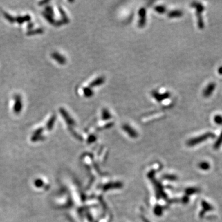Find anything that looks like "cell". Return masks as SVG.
<instances>
[{
    "instance_id": "obj_1",
    "label": "cell",
    "mask_w": 222,
    "mask_h": 222,
    "mask_svg": "<svg viewBox=\"0 0 222 222\" xmlns=\"http://www.w3.org/2000/svg\"><path fill=\"white\" fill-rule=\"evenodd\" d=\"M215 137V135L213 133H207L205 134L201 135L198 137H196L194 139H192L189 141V145L190 146H194L197 144H199L200 142L205 141V140L209 139V138H214Z\"/></svg>"
},
{
    "instance_id": "obj_2",
    "label": "cell",
    "mask_w": 222,
    "mask_h": 222,
    "mask_svg": "<svg viewBox=\"0 0 222 222\" xmlns=\"http://www.w3.org/2000/svg\"><path fill=\"white\" fill-rule=\"evenodd\" d=\"M215 88H216L215 83L214 82L209 83L203 91L204 96L205 98H208L210 96L212 95V93H213L214 91H215Z\"/></svg>"
},
{
    "instance_id": "obj_3",
    "label": "cell",
    "mask_w": 222,
    "mask_h": 222,
    "mask_svg": "<svg viewBox=\"0 0 222 222\" xmlns=\"http://www.w3.org/2000/svg\"><path fill=\"white\" fill-rule=\"evenodd\" d=\"M139 14L140 16V21L139 22V26L142 27L145 26L146 22V10L145 8H141Z\"/></svg>"
},
{
    "instance_id": "obj_4",
    "label": "cell",
    "mask_w": 222,
    "mask_h": 222,
    "mask_svg": "<svg viewBox=\"0 0 222 222\" xmlns=\"http://www.w3.org/2000/svg\"><path fill=\"white\" fill-rule=\"evenodd\" d=\"M104 82V78H103V77L98 78L96 79L95 80H94L93 82H91V83L90 84V86L93 87V86H99V85H101V84L103 83Z\"/></svg>"
},
{
    "instance_id": "obj_5",
    "label": "cell",
    "mask_w": 222,
    "mask_h": 222,
    "mask_svg": "<svg viewBox=\"0 0 222 222\" xmlns=\"http://www.w3.org/2000/svg\"><path fill=\"white\" fill-rule=\"evenodd\" d=\"M199 167L200 169L202 170H204V171H207V170H209L210 169V165L209 163L207 161H203V162H201L199 165Z\"/></svg>"
},
{
    "instance_id": "obj_6",
    "label": "cell",
    "mask_w": 222,
    "mask_h": 222,
    "mask_svg": "<svg viewBox=\"0 0 222 222\" xmlns=\"http://www.w3.org/2000/svg\"><path fill=\"white\" fill-rule=\"evenodd\" d=\"M221 145H222V132L220 133V136L215 141L214 145V148L215 149H219Z\"/></svg>"
},
{
    "instance_id": "obj_7",
    "label": "cell",
    "mask_w": 222,
    "mask_h": 222,
    "mask_svg": "<svg viewBox=\"0 0 222 222\" xmlns=\"http://www.w3.org/2000/svg\"><path fill=\"white\" fill-rule=\"evenodd\" d=\"M183 12L180 11V10H175V11H172L170 12L169 14V17H180L182 16Z\"/></svg>"
},
{
    "instance_id": "obj_8",
    "label": "cell",
    "mask_w": 222,
    "mask_h": 222,
    "mask_svg": "<svg viewBox=\"0 0 222 222\" xmlns=\"http://www.w3.org/2000/svg\"><path fill=\"white\" fill-rule=\"evenodd\" d=\"M168 94H169V93H165V95H159V93H154L152 95V96H154L158 101H160L161 100H164V98L169 97V95H168Z\"/></svg>"
},
{
    "instance_id": "obj_9",
    "label": "cell",
    "mask_w": 222,
    "mask_h": 222,
    "mask_svg": "<svg viewBox=\"0 0 222 222\" xmlns=\"http://www.w3.org/2000/svg\"><path fill=\"white\" fill-rule=\"evenodd\" d=\"M214 120L216 125H222V115H216L214 118Z\"/></svg>"
},
{
    "instance_id": "obj_10",
    "label": "cell",
    "mask_w": 222,
    "mask_h": 222,
    "mask_svg": "<svg viewBox=\"0 0 222 222\" xmlns=\"http://www.w3.org/2000/svg\"><path fill=\"white\" fill-rule=\"evenodd\" d=\"M102 113L103 119H108V118H109L111 117L109 112L107 109H104L102 110Z\"/></svg>"
},
{
    "instance_id": "obj_11",
    "label": "cell",
    "mask_w": 222,
    "mask_h": 222,
    "mask_svg": "<svg viewBox=\"0 0 222 222\" xmlns=\"http://www.w3.org/2000/svg\"><path fill=\"white\" fill-rule=\"evenodd\" d=\"M155 10L159 13H164L166 11L165 8L162 6H158L155 8Z\"/></svg>"
},
{
    "instance_id": "obj_12",
    "label": "cell",
    "mask_w": 222,
    "mask_h": 222,
    "mask_svg": "<svg viewBox=\"0 0 222 222\" xmlns=\"http://www.w3.org/2000/svg\"><path fill=\"white\" fill-rule=\"evenodd\" d=\"M85 93L86 96H91L93 95V91L90 90V88H85Z\"/></svg>"
},
{
    "instance_id": "obj_13",
    "label": "cell",
    "mask_w": 222,
    "mask_h": 222,
    "mask_svg": "<svg viewBox=\"0 0 222 222\" xmlns=\"http://www.w3.org/2000/svg\"><path fill=\"white\" fill-rule=\"evenodd\" d=\"M35 185H36L37 186H41L43 185V182L40 180H37L36 181Z\"/></svg>"
},
{
    "instance_id": "obj_14",
    "label": "cell",
    "mask_w": 222,
    "mask_h": 222,
    "mask_svg": "<svg viewBox=\"0 0 222 222\" xmlns=\"http://www.w3.org/2000/svg\"><path fill=\"white\" fill-rule=\"evenodd\" d=\"M219 73L220 74V75H222V66L219 67Z\"/></svg>"
}]
</instances>
